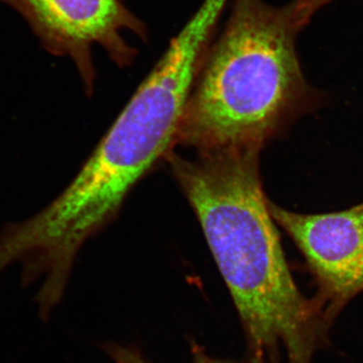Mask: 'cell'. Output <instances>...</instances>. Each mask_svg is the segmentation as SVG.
<instances>
[{"mask_svg":"<svg viewBox=\"0 0 363 363\" xmlns=\"http://www.w3.org/2000/svg\"><path fill=\"white\" fill-rule=\"evenodd\" d=\"M259 147L169 152L172 173L203 229L252 352V362L312 363L330 320L298 290L262 191Z\"/></svg>","mask_w":363,"mask_h":363,"instance_id":"obj_1","label":"cell"},{"mask_svg":"<svg viewBox=\"0 0 363 363\" xmlns=\"http://www.w3.org/2000/svg\"><path fill=\"white\" fill-rule=\"evenodd\" d=\"M217 21L210 7L196 11L70 185L13 227L16 255L48 285L66 286L85 241L116 217L131 189L173 147Z\"/></svg>","mask_w":363,"mask_h":363,"instance_id":"obj_2","label":"cell"},{"mask_svg":"<svg viewBox=\"0 0 363 363\" xmlns=\"http://www.w3.org/2000/svg\"><path fill=\"white\" fill-rule=\"evenodd\" d=\"M291 6L235 0L218 42L207 52L174 145L197 152L259 147L307 102Z\"/></svg>","mask_w":363,"mask_h":363,"instance_id":"obj_3","label":"cell"},{"mask_svg":"<svg viewBox=\"0 0 363 363\" xmlns=\"http://www.w3.org/2000/svg\"><path fill=\"white\" fill-rule=\"evenodd\" d=\"M274 220L304 255L328 319L363 292V203L325 214L286 211L269 201Z\"/></svg>","mask_w":363,"mask_h":363,"instance_id":"obj_4","label":"cell"},{"mask_svg":"<svg viewBox=\"0 0 363 363\" xmlns=\"http://www.w3.org/2000/svg\"><path fill=\"white\" fill-rule=\"evenodd\" d=\"M18 11L32 26L45 49L68 55L75 62L88 91L94 70L90 49L99 44L116 63H130L131 50L119 33L138 30V21L119 0H0Z\"/></svg>","mask_w":363,"mask_h":363,"instance_id":"obj_5","label":"cell"},{"mask_svg":"<svg viewBox=\"0 0 363 363\" xmlns=\"http://www.w3.org/2000/svg\"><path fill=\"white\" fill-rule=\"evenodd\" d=\"M107 351L116 363H150L138 350L133 348L111 345L107 348ZM193 355H194V363H236L209 357L201 348H194Z\"/></svg>","mask_w":363,"mask_h":363,"instance_id":"obj_6","label":"cell"},{"mask_svg":"<svg viewBox=\"0 0 363 363\" xmlns=\"http://www.w3.org/2000/svg\"><path fill=\"white\" fill-rule=\"evenodd\" d=\"M331 0H296L291 7H292L294 18L296 23L301 28L307 23L308 18L312 16L315 11L320 7L323 6L327 2Z\"/></svg>","mask_w":363,"mask_h":363,"instance_id":"obj_7","label":"cell"}]
</instances>
